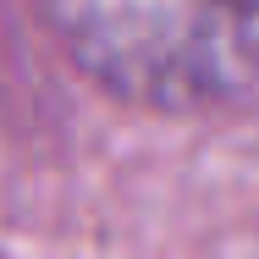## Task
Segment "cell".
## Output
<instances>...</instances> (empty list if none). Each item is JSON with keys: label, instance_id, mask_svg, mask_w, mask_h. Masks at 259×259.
Instances as JSON below:
<instances>
[{"label": "cell", "instance_id": "6da1fadb", "mask_svg": "<svg viewBox=\"0 0 259 259\" xmlns=\"http://www.w3.org/2000/svg\"><path fill=\"white\" fill-rule=\"evenodd\" d=\"M105 94L160 116L259 105V0H33Z\"/></svg>", "mask_w": 259, "mask_h": 259}]
</instances>
